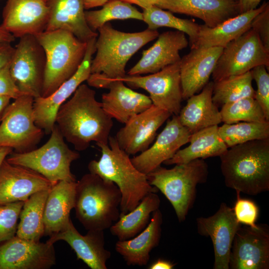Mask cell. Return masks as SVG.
<instances>
[{"label":"cell","instance_id":"1","mask_svg":"<svg viewBox=\"0 0 269 269\" xmlns=\"http://www.w3.org/2000/svg\"><path fill=\"white\" fill-rule=\"evenodd\" d=\"M112 119L96 100V92L82 84L60 107L56 123L63 137L81 151L87 149L92 141L108 143Z\"/></svg>","mask_w":269,"mask_h":269},{"label":"cell","instance_id":"2","mask_svg":"<svg viewBox=\"0 0 269 269\" xmlns=\"http://www.w3.org/2000/svg\"><path fill=\"white\" fill-rule=\"evenodd\" d=\"M219 157L227 187L253 196L269 190V138L235 145Z\"/></svg>","mask_w":269,"mask_h":269},{"label":"cell","instance_id":"3","mask_svg":"<svg viewBox=\"0 0 269 269\" xmlns=\"http://www.w3.org/2000/svg\"><path fill=\"white\" fill-rule=\"evenodd\" d=\"M101 156L89 162L90 173L114 183L122 195L120 215L134 209L147 195L158 189L149 184L146 175L139 171L131 158L120 147L115 136H110L108 143H96Z\"/></svg>","mask_w":269,"mask_h":269},{"label":"cell","instance_id":"4","mask_svg":"<svg viewBox=\"0 0 269 269\" xmlns=\"http://www.w3.org/2000/svg\"><path fill=\"white\" fill-rule=\"evenodd\" d=\"M122 195L113 182L91 173L76 182V217L87 230L109 229L119 218Z\"/></svg>","mask_w":269,"mask_h":269},{"label":"cell","instance_id":"5","mask_svg":"<svg viewBox=\"0 0 269 269\" xmlns=\"http://www.w3.org/2000/svg\"><path fill=\"white\" fill-rule=\"evenodd\" d=\"M98 30L91 73L101 74L109 79L125 76L126 64L132 56L159 34L157 30L148 28L137 32H122L114 28L109 22Z\"/></svg>","mask_w":269,"mask_h":269},{"label":"cell","instance_id":"6","mask_svg":"<svg viewBox=\"0 0 269 269\" xmlns=\"http://www.w3.org/2000/svg\"><path fill=\"white\" fill-rule=\"evenodd\" d=\"M46 56L42 97L55 92L77 71L84 58L87 42L63 30L44 31L34 35Z\"/></svg>","mask_w":269,"mask_h":269},{"label":"cell","instance_id":"7","mask_svg":"<svg viewBox=\"0 0 269 269\" xmlns=\"http://www.w3.org/2000/svg\"><path fill=\"white\" fill-rule=\"evenodd\" d=\"M175 165L170 169L160 166L146 176L149 184L168 200L181 222L185 220L195 202L197 185L207 180L208 166L203 159Z\"/></svg>","mask_w":269,"mask_h":269},{"label":"cell","instance_id":"8","mask_svg":"<svg viewBox=\"0 0 269 269\" xmlns=\"http://www.w3.org/2000/svg\"><path fill=\"white\" fill-rule=\"evenodd\" d=\"M50 134L40 147L22 153L12 151L6 160L35 171L54 184L60 181L76 182L70 167L80 154L68 147L56 124Z\"/></svg>","mask_w":269,"mask_h":269},{"label":"cell","instance_id":"9","mask_svg":"<svg viewBox=\"0 0 269 269\" xmlns=\"http://www.w3.org/2000/svg\"><path fill=\"white\" fill-rule=\"evenodd\" d=\"M34 98L24 95L9 104L0 125V146L8 147L16 152L35 149L44 132L35 123Z\"/></svg>","mask_w":269,"mask_h":269},{"label":"cell","instance_id":"10","mask_svg":"<svg viewBox=\"0 0 269 269\" xmlns=\"http://www.w3.org/2000/svg\"><path fill=\"white\" fill-rule=\"evenodd\" d=\"M269 68V51L263 46L256 32L250 28L223 48L212 74L214 82L244 74L254 67Z\"/></svg>","mask_w":269,"mask_h":269},{"label":"cell","instance_id":"11","mask_svg":"<svg viewBox=\"0 0 269 269\" xmlns=\"http://www.w3.org/2000/svg\"><path fill=\"white\" fill-rule=\"evenodd\" d=\"M46 56L44 50L33 35L19 38L10 62L11 75L19 89L34 98L41 96Z\"/></svg>","mask_w":269,"mask_h":269},{"label":"cell","instance_id":"12","mask_svg":"<svg viewBox=\"0 0 269 269\" xmlns=\"http://www.w3.org/2000/svg\"><path fill=\"white\" fill-rule=\"evenodd\" d=\"M180 61L147 75L126 74L122 78L113 79L120 80L133 88L145 90L149 93L154 106L168 112L171 115L178 116L183 100Z\"/></svg>","mask_w":269,"mask_h":269},{"label":"cell","instance_id":"13","mask_svg":"<svg viewBox=\"0 0 269 269\" xmlns=\"http://www.w3.org/2000/svg\"><path fill=\"white\" fill-rule=\"evenodd\" d=\"M87 82L90 86L109 90L102 95V108L110 117L122 124L153 105L149 96L128 88L120 80L91 74Z\"/></svg>","mask_w":269,"mask_h":269},{"label":"cell","instance_id":"14","mask_svg":"<svg viewBox=\"0 0 269 269\" xmlns=\"http://www.w3.org/2000/svg\"><path fill=\"white\" fill-rule=\"evenodd\" d=\"M96 38H93L87 42L83 60L71 77L50 95L34 98L33 107L35 123L46 134H50L54 128L56 115L60 107L90 76L93 55L96 50Z\"/></svg>","mask_w":269,"mask_h":269},{"label":"cell","instance_id":"15","mask_svg":"<svg viewBox=\"0 0 269 269\" xmlns=\"http://www.w3.org/2000/svg\"><path fill=\"white\" fill-rule=\"evenodd\" d=\"M231 269H269V227L242 226L237 231L231 247Z\"/></svg>","mask_w":269,"mask_h":269},{"label":"cell","instance_id":"16","mask_svg":"<svg viewBox=\"0 0 269 269\" xmlns=\"http://www.w3.org/2000/svg\"><path fill=\"white\" fill-rule=\"evenodd\" d=\"M198 233L209 237L214 252V269H229L231 249L235 235L242 226L233 209L222 203L217 212L208 217L196 219Z\"/></svg>","mask_w":269,"mask_h":269},{"label":"cell","instance_id":"17","mask_svg":"<svg viewBox=\"0 0 269 269\" xmlns=\"http://www.w3.org/2000/svg\"><path fill=\"white\" fill-rule=\"evenodd\" d=\"M56 264L54 244L15 236L0 244V269H48Z\"/></svg>","mask_w":269,"mask_h":269},{"label":"cell","instance_id":"18","mask_svg":"<svg viewBox=\"0 0 269 269\" xmlns=\"http://www.w3.org/2000/svg\"><path fill=\"white\" fill-rule=\"evenodd\" d=\"M171 116L153 105L133 116L115 136L121 148L129 155L147 149L154 140L158 129Z\"/></svg>","mask_w":269,"mask_h":269},{"label":"cell","instance_id":"19","mask_svg":"<svg viewBox=\"0 0 269 269\" xmlns=\"http://www.w3.org/2000/svg\"><path fill=\"white\" fill-rule=\"evenodd\" d=\"M167 121L153 144L131 158L134 165L146 175L172 158L182 146L189 141L191 134L181 125L178 116L173 115Z\"/></svg>","mask_w":269,"mask_h":269},{"label":"cell","instance_id":"20","mask_svg":"<svg viewBox=\"0 0 269 269\" xmlns=\"http://www.w3.org/2000/svg\"><path fill=\"white\" fill-rule=\"evenodd\" d=\"M49 17L45 0H7L0 26L15 38L45 31Z\"/></svg>","mask_w":269,"mask_h":269},{"label":"cell","instance_id":"21","mask_svg":"<svg viewBox=\"0 0 269 269\" xmlns=\"http://www.w3.org/2000/svg\"><path fill=\"white\" fill-rule=\"evenodd\" d=\"M55 184L30 169L10 164L0 167V205L25 201L32 194L49 190Z\"/></svg>","mask_w":269,"mask_h":269},{"label":"cell","instance_id":"22","mask_svg":"<svg viewBox=\"0 0 269 269\" xmlns=\"http://www.w3.org/2000/svg\"><path fill=\"white\" fill-rule=\"evenodd\" d=\"M222 47H198L181 58L180 75L183 100L199 93L209 82Z\"/></svg>","mask_w":269,"mask_h":269},{"label":"cell","instance_id":"23","mask_svg":"<svg viewBox=\"0 0 269 269\" xmlns=\"http://www.w3.org/2000/svg\"><path fill=\"white\" fill-rule=\"evenodd\" d=\"M104 231L88 230L81 235L71 220L66 227L52 235L47 241L54 244L58 241L66 242L75 253L77 259L82 260L91 269H107V262L111 253L105 247Z\"/></svg>","mask_w":269,"mask_h":269},{"label":"cell","instance_id":"24","mask_svg":"<svg viewBox=\"0 0 269 269\" xmlns=\"http://www.w3.org/2000/svg\"><path fill=\"white\" fill-rule=\"evenodd\" d=\"M189 42L185 34L179 30L167 31L159 34L155 42L143 50L137 63L127 73L130 75L152 74L181 60L179 51Z\"/></svg>","mask_w":269,"mask_h":269},{"label":"cell","instance_id":"25","mask_svg":"<svg viewBox=\"0 0 269 269\" xmlns=\"http://www.w3.org/2000/svg\"><path fill=\"white\" fill-rule=\"evenodd\" d=\"M156 6L199 18L209 27L240 14L237 0H159Z\"/></svg>","mask_w":269,"mask_h":269},{"label":"cell","instance_id":"26","mask_svg":"<svg viewBox=\"0 0 269 269\" xmlns=\"http://www.w3.org/2000/svg\"><path fill=\"white\" fill-rule=\"evenodd\" d=\"M85 0H48L49 17L45 31H69L84 42L97 37L85 16Z\"/></svg>","mask_w":269,"mask_h":269},{"label":"cell","instance_id":"27","mask_svg":"<svg viewBox=\"0 0 269 269\" xmlns=\"http://www.w3.org/2000/svg\"><path fill=\"white\" fill-rule=\"evenodd\" d=\"M148 225L140 233L129 240H118L115 250L128 266L147 264L150 253L158 246L161 235L162 214L159 209L154 211Z\"/></svg>","mask_w":269,"mask_h":269},{"label":"cell","instance_id":"28","mask_svg":"<svg viewBox=\"0 0 269 269\" xmlns=\"http://www.w3.org/2000/svg\"><path fill=\"white\" fill-rule=\"evenodd\" d=\"M76 182L60 181L50 189L44 209V235L50 237L63 229L71 220L74 208Z\"/></svg>","mask_w":269,"mask_h":269},{"label":"cell","instance_id":"29","mask_svg":"<svg viewBox=\"0 0 269 269\" xmlns=\"http://www.w3.org/2000/svg\"><path fill=\"white\" fill-rule=\"evenodd\" d=\"M214 82H209L197 94L187 99V103L178 115L181 125L192 134L222 122L218 107L214 103Z\"/></svg>","mask_w":269,"mask_h":269},{"label":"cell","instance_id":"30","mask_svg":"<svg viewBox=\"0 0 269 269\" xmlns=\"http://www.w3.org/2000/svg\"><path fill=\"white\" fill-rule=\"evenodd\" d=\"M269 2L257 8L239 14L213 27L200 25L197 39L191 48L225 47L229 42L249 30L254 18L265 9Z\"/></svg>","mask_w":269,"mask_h":269},{"label":"cell","instance_id":"31","mask_svg":"<svg viewBox=\"0 0 269 269\" xmlns=\"http://www.w3.org/2000/svg\"><path fill=\"white\" fill-rule=\"evenodd\" d=\"M218 127V125L213 126L191 134L190 144L179 149L163 163L168 165L182 164L196 159L221 156L228 148L220 136Z\"/></svg>","mask_w":269,"mask_h":269},{"label":"cell","instance_id":"32","mask_svg":"<svg viewBox=\"0 0 269 269\" xmlns=\"http://www.w3.org/2000/svg\"><path fill=\"white\" fill-rule=\"evenodd\" d=\"M159 197L155 192L145 196L132 211L120 215L119 219L109 228L118 240H129L136 236L148 225L152 213L158 209Z\"/></svg>","mask_w":269,"mask_h":269},{"label":"cell","instance_id":"33","mask_svg":"<svg viewBox=\"0 0 269 269\" xmlns=\"http://www.w3.org/2000/svg\"><path fill=\"white\" fill-rule=\"evenodd\" d=\"M49 190L37 192L24 201L16 236L26 240L39 241L44 235V209Z\"/></svg>","mask_w":269,"mask_h":269},{"label":"cell","instance_id":"34","mask_svg":"<svg viewBox=\"0 0 269 269\" xmlns=\"http://www.w3.org/2000/svg\"><path fill=\"white\" fill-rule=\"evenodd\" d=\"M251 71L214 82L212 100L218 107L246 97H253L255 90Z\"/></svg>","mask_w":269,"mask_h":269},{"label":"cell","instance_id":"35","mask_svg":"<svg viewBox=\"0 0 269 269\" xmlns=\"http://www.w3.org/2000/svg\"><path fill=\"white\" fill-rule=\"evenodd\" d=\"M143 21L147 28L157 30L162 27L172 28L184 32L189 37L190 46L196 41L200 25L192 19H183L174 16L170 11H166L155 5L143 9Z\"/></svg>","mask_w":269,"mask_h":269},{"label":"cell","instance_id":"36","mask_svg":"<svg viewBox=\"0 0 269 269\" xmlns=\"http://www.w3.org/2000/svg\"><path fill=\"white\" fill-rule=\"evenodd\" d=\"M218 132L230 148L249 141L269 138V121L224 124L218 127Z\"/></svg>","mask_w":269,"mask_h":269},{"label":"cell","instance_id":"37","mask_svg":"<svg viewBox=\"0 0 269 269\" xmlns=\"http://www.w3.org/2000/svg\"><path fill=\"white\" fill-rule=\"evenodd\" d=\"M85 16L88 25L94 31L112 20L134 19L143 21L142 12L122 0H109L100 9L85 11Z\"/></svg>","mask_w":269,"mask_h":269},{"label":"cell","instance_id":"38","mask_svg":"<svg viewBox=\"0 0 269 269\" xmlns=\"http://www.w3.org/2000/svg\"><path fill=\"white\" fill-rule=\"evenodd\" d=\"M220 112L224 124L268 121L261 107L253 97H246L225 104L221 107Z\"/></svg>","mask_w":269,"mask_h":269},{"label":"cell","instance_id":"39","mask_svg":"<svg viewBox=\"0 0 269 269\" xmlns=\"http://www.w3.org/2000/svg\"><path fill=\"white\" fill-rule=\"evenodd\" d=\"M24 202L0 205V244L14 237Z\"/></svg>","mask_w":269,"mask_h":269},{"label":"cell","instance_id":"40","mask_svg":"<svg viewBox=\"0 0 269 269\" xmlns=\"http://www.w3.org/2000/svg\"><path fill=\"white\" fill-rule=\"evenodd\" d=\"M269 70L264 65L254 67L251 70L257 89L254 98L261 107L266 120L269 121Z\"/></svg>","mask_w":269,"mask_h":269},{"label":"cell","instance_id":"41","mask_svg":"<svg viewBox=\"0 0 269 269\" xmlns=\"http://www.w3.org/2000/svg\"><path fill=\"white\" fill-rule=\"evenodd\" d=\"M236 194L237 200L233 208L236 218L242 225L256 227L259 207L253 200L241 198L240 192L236 191Z\"/></svg>","mask_w":269,"mask_h":269},{"label":"cell","instance_id":"42","mask_svg":"<svg viewBox=\"0 0 269 269\" xmlns=\"http://www.w3.org/2000/svg\"><path fill=\"white\" fill-rule=\"evenodd\" d=\"M251 28L256 32L263 46L269 51V4L254 18Z\"/></svg>","mask_w":269,"mask_h":269},{"label":"cell","instance_id":"43","mask_svg":"<svg viewBox=\"0 0 269 269\" xmlns=\"http://www.w3.org/2000/svg\"><path fill=\"white\" fill-rule=\"evenodd\" d=\"M24 94L15 84L10 72L9 64L0 69V96L16 99Z\"/></svg>","mask_w":269,"mask_h":269},{"label":"cell","instance_id":"44","mask_svg":"<svg viewBox=\"0 0 269 269\" xmlns=\"http://www.w3.org/2000/svg\"><path fill=\"white\" fill-rule=\"evenodd\" d=\"M14 49L10 43H0V69L10 63Z\"/></svg>","mask_w":269,"mask_h":269},{"label":"cell","instance_id":"45","mask_svg":"<svg viewBox=\"0 0 269 269\" xmlns=\"http://www.w3.org/2000/svg\"><path fill=\"white\" fill-rule=\"evenodd\" d=\"M262 0H238L239 13H242L258 7Z\"/></svg>","mask_w":269,"mask_h":269},{"label":"cell","instance_id":"46","mask_svg":"<svg viewBox=\"0 0 269 269\" xmlns=\"http://www.w3.org/2000/svg\"><path fill=\"white\" fill-rule=\"evenodd\" d=\"M175 264L163 259H159L153 262L148 268L150 269H172Z\"/></svg>","mask_w":269,"mask_h":269},{"label":"cell","instance_id":"47","mask_svg":"<svg viewBox=\"0 0 269 269\" xmlns=\"http://www.w3.org/2000/svg\"><path fill=\"white\" fill-rule=\"evenodd\" d=\"M124 1L130 3L131 4H136L142 9L147 8L148 7L155 5H156L159 0H122Z\"/></svg>","mask_w":269,"mask_h":269},{"label":"cell","instance_id":"48","mask_svg":"<svg viewBox=\"0 0 269 269\" xmlns=\"http://www.w3.org/2000/svg\"><path fill=\"white\" fill-rule=\"evenodd\" d=\"M14 36L0 26V43H10L15 40Z\"/></svg>","mask_w":269,"mask_h":269},{"label":"cell","instance_id":"49","mask_svg":"<svg viewBox=\"0 0 269 269\" xmlns=\"http://www.w3.org/2000/svg\"><path fill=\"white\" fill-rule=\"evenodd\" d=\"M109 0H85L84 7L85 9L103 6Z\"/></svg>","mask_w":269,"mask_h":269},{"label":"cell","instance_id":"50","mask_svg":"<svg viewBox=\"0 0 269 269\" xmlns=\"http://www.w3.org/2000/svg\"><path fill=\"white\" fill-rule=\"evenodd\" d=\"M10 100L9 97L0 96V122L5 109L9 104Z\"/></svg>","mask_w":269,"mask_h":269},{"label":"cell","instance_id":"51","mask_svg":"<svg viewBox=\"0 0 269 269\" xmlns=\"http://www.w3.org/2000/svg\"><path fill=\"white\" fill-rule=\"evenodd\" d=\"M13 151V149L8 147L0 146V167L6 158Z\"/></svg>","mask_w":269,"mask_h":269},{"label":"cell","instance_id":"52","mask_svg":"<svg viewBox=\"0 0 269 269\" xmlns=\"http://www.w3.org/2000/svg\"><path fill=\"white\" fill-rule=\"evenodd\" d=\"M45 0L47 2V1H48V0Z\"/></svg>","mask_w":269,"mask_h":269},{"label":"cell","instance_id":"53","mask_svg":"<svg viewBox=\"0 0 269 269\" xmlns=\"http://www.w3.org/2000/svg\"></svg>","mask_w":269,"mask_h":269}]
</instances>
